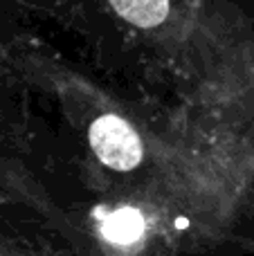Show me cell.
Listing matches in <instances>:
<instances>
[{"mask_svg": "<svg viewBox=\"0 0 254 256\" xmlns=\"http://www.w3.org/2000/svg\"><path fill=\"white\" fill-rule=\"evenodd\" d=\"M88 137L94 155L115 171H130L142 160V142L135 128L117 115L97 117Z\"/></svg>", "mask_w": 254, "mask_h": 256, "instance_id": "obj_1", "label": "cell"}, {"mask_svg": "<svg viewBox=\"0 0 254 256\" xmlns=\"http://www.w3.org/2000/svg\"><path fill=\"white\" fill-rule=\"evenodd\" d=\"M146 230V220H144L142 212L135 207H120L106 216L102 222V234L108 243L117 245V248H128L135 245L144 236Z\"/></svg>", "mask_w": 254, "mask_h": 256, "instance_id": "obj_2", "label": "cell"}, {"mask_svg": "<svg viewBox=\"0 0 254 256\" xmlns=\"http://www.w3.org/2000/svg\"><path fill=\"white\" fill-rule=\"evenodd\" d=\"M122 18L138 27H156L169 14V0H110Z\"/></svg>", "mask_w": 254, "mask_h": 256, "instance_id": "obj_3", "label": "cell"}]
</instances>
